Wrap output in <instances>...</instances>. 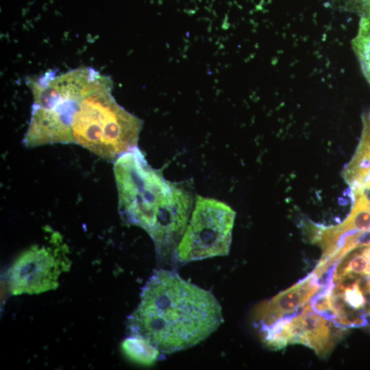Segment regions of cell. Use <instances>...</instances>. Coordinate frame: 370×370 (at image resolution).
I'll list each match as a JSON object with an SVG mask.
<instances>
[{
	"label": "cell",
	"mask_w": 370,
	"mask_h": 370,
	"mask_svg": "<svg viewBox=\"0 0 370 370\" xmlns=\"http://www.w3.org/2000/svg\"><path fill=\"white\" fill-rule=\"evenodd\" d=\"M112 87L104 74L81 86L66 98L63 119L73 143L114 162L137 146L143 122L116 101Z\"/></svg>",
	"instance_id": "cell-3"
},
{
	"label": "cell",
	"mask_w": 370,
	"mask_h": 370,
	"mask_svg": "<svg viewBox=\"0 0 370 370\" xmlns=\"http://www.w3.org/2000/svg\"><path fill=\"white\" fill-rule=\"evenodd\" d=\"M121 348L130 360L143 365L154 363L160 353L148 341L134 335L126 338L122 342Z\"/></svg>",
	"instance_id": "cell-8"
},
{
	"label": "cell",
	"mask_w": 370,
	"mask_h": 370,
	"mask_svg": "<svg viewBox=\"0 0 370 370\" xmlns=\"http://www.w3.org/2000/svg\"><path fill=\"white\" fill-rule=\"evenodd\" d=\"M318 277L312 272L307 278L260 303L254 311V323L259 330L299 312L320 289Z\"/></svg>",
	"instance_id": "cell-7"
},
{
	"label": "cell",
	"mask_w": 370,
	"mask_h": 370,
	"mask_svg": "<svg viewBox=\"0 0 370 370\" xmlns=\"http://www.w3.org/2000/svg\"><path fill=\"white\" fill-rule=\"evenodd\" d=\"M363 128L360 143L350 163L360 166H370V112L364 115Z\"/></svg>",
	"instance_id": "cell-10"
},
{
	"label": "cell",
	"mask_w": 370,
	"mask_h": 370,
	"mask_svg": "<svg viewBox=\"0 0 370 370\" xmlns=\"http://www.w3.org/2000/svg\"><path fill=\"white\" fill-rule=\"evenodd\" d=\"M63 264L49 247H32L21 254L9 271V288L13 295L39 294L53 290Z\"/></svg>",
	"instance_id": "cell-6"
},
{
	"label": "cell",
	"mask_w": 370,
	"mask_h": 370,
	"mask_svg": "<svg viewBox=\"0 0 370 370\" xmlns=\"http://www.w3.org/2000/svg\"><path fill=\"white\" fill-rule=\"evenodd\" d=\"M235 217V211L225 203L197 195L190 218L175 249L180 262L227 256Z\"/></svg>",
	"instance_id": "cell-4"
},
{
	"label": "cell",
	"mask_w": 370,
	"mask_h": 370,
	"mask_svg": "<svg viewBox=\"0 0 370 370\" xmlns=\"http://www.w3.org/2000/svg\"><path fill=\"white\" fill-rule=\"evenodd\" d=\"M353 46L360 60L362 70L370 84V19L363 17Z\"/></svg>",
	"instance_id": "cell-9"
},
{
	"label": "cell",
	"mask_w": 370,
	"mask_h": 370,
	"mask_svg": "<svg viewBox=\"0 0 370 370\" xmlns=\"http://www.w3.org/2000/svg\"><path fill=\"white\" fill-rule=\"evenodd\" d=\"M364 6L365 8L367 14H368V18L370 19V0H362Z\"/></svg>",
	"instance_id": "cell-11"
},
{
	"label": "cell",
	"mask_w": 370,
	"mask_h": 370,
	"mask_svg": "<svg viewBox=\"0 0 370 370\" xmlns=\"http://www.w3.org/2000/svg\"><path fill=\"white\" fill-rule=\"evenodd\" d=\"M341 329L324 315L312 311L308 302L299 313L259 330V334L262 343L269 348L278 349L288 344L299 343L324 357L333 349L343 334Z\"/></svg>",
	"instance_id": "cell-5"
},
{
	"label": "cell",
	"mask_w": 370,
	"mask_h": 370,
	"mask_svg": "<svg viewBox=\"0 0 370 370\" xmlns=\"http://www.w3.org/2000/svg\"><path fill=\"white\" fill-rule=\"evenodd\" d=\"M223 321L222 308L211 291L160 269L143 288L128 326L132 335L171 354L204 341Z\"/></svg>",
	"instance_id": "cell-1"
},
{
	"label": "cell",
	"mask_w": 370,
	"mask_h": 370,
	"mask_svg": "<svg viewBox=\"0 0 370 370\" xmlns=\"http://www.w3.org/2000/svg\"><path fill=\"white\" fill-rule=\"evenodd\" d=\"M113 169L124 221L149 234L159 258L175 251L193 211L191 193L166 180L137 147L118 158Z\"/></svg>",
	"instance_id": "cell-2"
}]
</instances>
